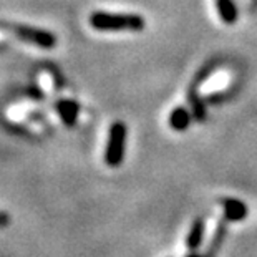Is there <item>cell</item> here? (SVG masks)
Listing matches in <instances>:
<instances>
[{
    "instance_id": "2",
    "label": "cell",
    "mask_w": 257,
    "mask_h": 257,
    "mask_svg": "<svg viewBox=\"0 0 257 257\" xmlns=\"http://www.w3.org/2000/svg\"><path fill=\"white\" fill-rule=\"evenodd\" d=\"M2 27L12 30L14 35L17 37L19 40L30 43V45H35L38 48H43V50H52V48L57 45L55 34H52V32H48L45 29H38V27L24 25V24H12V25L2 24Z\"/></svg>"
},
{
    "instance_id": "5",
    "label": "cell",
    "mask_w": 257,
    "mask_h": 257,
    "mask_svg": "<svg viewBox=\"0 0 257 257\" xmlns=\"http://www.w3.org/2000/svg\"><path fill=\"white\" fill-rule=\"evenodd\" d=\"M57 110L60 113L62 121L67 124V126H75L76 119H78V111H80L78 103H75L72 100H62L57 103Z\"/></svg>"
},
{
    "instance_id": "7",
    "label": "cell",
    "mask_w": 257,
    "mask_h": 257,
    "mask_svg": "<svg viewBox=\"0 0 257 257\" xmlns=\"http://www.w3.org/2000/svg\"><path fill=\"white\" fill-rule=\"evenodd\" d=\"M189 123H191V114L186 108H176V110H173V113L169 114V124L176 131H184L189 126Z\"/></svg>"
},
{
    "instance_id": "11",
    "label": "cell",
    "mask_w": 257,
    "mask_h": 257,
    "mask_svg": "<svg viewBox=\"0 0 257 257\" xmlns=\"http://www.w3.org/2000/svg\"><path fill=\"white\" fill-rule=\"evenodd\" d=\"M188 257H206V255H199V254H196V252H193V254H189Z\"/></svg>"
},
{
    "instance_id": "6",
    "label": "cell",
    "mask_w": 257,
    "mask_h": 257,
    "mask_svg": "<svg viewBox=\"0 0 257 257\" xmlns=\"http://www.w3.org/2000/svg\"><path fill=\"white\" fill-rule=\"evenodd\" d=\"M202 236H204V219L198 217V219H194L193 226L189 229L188 239H186V244H188V247L193 250V252H196V249L201 245Z\"/></svg>"
},
{
    "instance_id": "3",
    "label": "cell",
    "mask_w": 257,
    "mask_h": 257,
    "mask_svg": "<svg viewBox=\"0 0 257 257\" xmlns=\"http://www.w3.org/2000/svg\"><path fill=\"white\" fill-rule=\"evenodd\" d=\"M124 150H126V126L121 121L111 124L108 143L105 150V163L108 166L116 168L124 160Z\"/></svg>"
},
{
    "instance_id": "4",
    "label": "cell",
    "mask_w": 257,
    "mask_h": 257,
    "mask_svg": "<svg viewBox=\"0 0 257 257\" xmlns=\"http://www.w3.org/2000/svg\"><path fill=\"white\" fill-rule=\"evenodd\" d=\"M221 204L224 207V217H226L227 221L239 222V221L245 219V216H247V206H245L242 201L222 199Z\"/></svg>"
},
{
    "instance_id": "10",
    "label": "cell",
    "mask_w": 257,
    "mask_h": 257,
    "mask_svg": "<svg viewBox=\"0 0 257 257\" xmlns=\"http://www.w3.org/2000/svg\"><path fill=\"white\" fill-rule=\"evenodd\" d=\"M10 224V216L7 214V212L0 211V227H5Z\"/></svg>"
},
{
    "instance_id": "8",
    "label": "cell",
    "mask_w": 257,
    "mask_h": 257,
    "mask_svg": "<svg viewBox=\"0 0 257 257\" xmlns=\"http://www.w3.org/2000/svg\"><path fill=\"white\" fill-rule=\"evenodd\" d=\"M216 7L219 12V17L226 24H234L237 20V9L232 0H216Z\"/></svg>"
},
{
    "instance_id": "1",
    "label": "cell",
    "mask_w": 257,
    "mask_h": 257,
    "mask_svg": "<svg viewBox=\"0 0 257 257\" xmlns=\"http://www.w3.org/2000/svg\"><path fill=\"white\" fill-rule=\"evenodd\" d=\"M90 25L100 32H140L145 29V19L136 14L93 12Z\"/></svg>"
},
{
    "instance_id": "9",
    "label": "cell",
    "mask_w": 257,
    "mask_h": 257,
    "mask_svg": "<svg viewBox=\"0 0 257 257\" xmlns=\"http://www.w3.org/2000/svg\"><path fill=\"white\" fill-rule=\"evenodd\" d=\"M226 221H227L226 217H224V221L221 219V224H219V227H217L214 237H212V240H211L209 250H207L206 257H214L217 254V250H219L222 240H224V234H226Z\"/></svg>"
}]
</instances>
